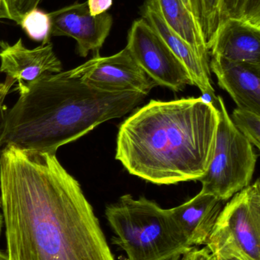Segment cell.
<instances>
[{"label": "cell", "mask_w": 260, "mask_h": 260, "mask_svg": "<svg viewBox=\"0 0 260 260\" xmlns=\"http://www.w3.org/2000/svg\"><path fill=\"white\" fill-rule=\"evenodd\" d=\"M125 47L158 86L180 91L193 85L184 66L143 18L133 22Z\"/></svg>", "instance_id": "52a82bcc"}, {"label": "cell", "mask_w": 260, "mask_h": 260, "mask_svg": "<svg viewBox=\"0 0 260 260\" xmlns=\"http://www.w3.org/2000/svg\"><path fill=\"white\" fill-rule=\"evenodd\" d=\"M20 25L31 39L41 41V44L50 43L51 36L50 19L48 13L37 8L31 11L23 18Z\"/></svg>", "instance_id": "e0dca14e"}, {"label": "cell", "mask_w": 260, "mask_h": 260, "mask_svg": "<svg viewBox=\"0 0 260 260\" xmlns=\"http://www.w3.org/2000/svg\"><path fill=\"white\" fill-rule=\"evenodd\" d=\"M191 3H192V9H193L194 16L199 24L201 12V0H191Z\"/></svg>", "instance_id": "cb8c5ba5"}, {"label": "cell", "mask_w": 260, "mask_h": 260, "mask_svg": "<svg viewBox=\"0 0 260 260\" xmlns=\"http://www.w3.org/2000/svg\"><path fill=\"white\" fill-rule=\"evenodd\" d=\"M222 209V201L200 191L195 197L169 213L182 235L192 247L206 245Z\"/></svg>", "instance_id": "4fadbf2b"}, {"label": "cell", "mask_w": 260, "mask_h": 260, "mask_svg": "<svg viewBox=\"0 0 260 260\" xmlns=\"http://www.w3.org/2000/svg\"><path fill=\"white\" fill-rule=\"evenodd\" d=\"M214 254L207 247H193L185 253L180 260H213Z\"/></svg>", "instance_id": "44dd1931"}, {"label": "cell", "mask_w": 260, "mask_h": 260, "mask_svg": "<svg viewBox=\"0 0 260 260\" xmlns=\"http://www.w3.org/2000/svg\"><path fill=\"white\" fill-rule=\"evenodd\" d=\"M61 71L62 63L50 42L29 49L21 38L14 44L0 41V73L14 83H29L43 75Z\"/></svg>", "instance_id": "30bf717a"}, {"label": "cell", "mask_w": 260, "mask_h": 260, "mask_svg": "<svg viewBox=\"0 0 260 260\" xmlns=\"http://www.w3.org/2000/svg\"><path fill=\"white\" fill-rule=\"evenodd\" d=\"M90 14L93 16L107 12L112 6L113 0H87Z\"/></svg>", "instance_id": "7402d4cb"}, {"label": "cell", "mask_w": 260, "mask_h": 260, "mask_svg": "<svg viewBox=\"0 0 260 260\" xmlns=\"http://www.w3.org/2000/svg\"><path fill=\"white\" fill-rule=\"evenodd\" d=\"M50 36L73 38L76 51L81 57H86L90 52L99 55L113 24L108 12L93 16L86 2L76 3L50 12Z\"/></svg>", "instance_id": "9c48e42d"}, {"label": "cell", "mask_w": 260, "mask_h": 260, "mask_svg": "<svg viewBox=\"0 0 260 260\" xmlns=\"http://www.w3.org/2000/svg\"><path fill=\"white\" fill-rule=\"evenodd\" d=\"M219 119L203 98L151 100L121 125L115 159L155 184L199 180L213 156Z\"/></svg>", "instance_id": "3957f363"}, {"label": "cell", "mask_w": 260, "mask_h": 260, "mask_svg": "<svg viewBox=\"0 0 260 260\" xmlns=\"http://www.w3.org/2000/svg\"><path fill=\"white\" fill-rule=\"evenodd\" d=\"M41 0H0V19H7L17 24L31 11L38 8Z\"/></svg>", "instance_id": "ffe728a7"}, {"label": "cell", "mask_w": 260, "mask_h": 260, "mask_svg": "<svg viewBox=\"0 0 260 260\" xmlns=\"http://www.w3.org/2000/svg\"><path fill=\"white\" fill-rule=\"evenodd\" d=\"M165 22L209 65V50L201 27L183 0H154Z\"/></svg>", "instance_id": "9a60e30c"}, {"label": "cell", "mask_w": 260, "mask_h": 260, "mask_svg": "<svg viewBox=\"0 0 260 260\" xmlns=\"http://www.w3.org/2000/svg\"><path fill=\"white\" fill-rule=\"evenodd\" d=\"M219 17L220 24L240 19L260 26V0H220Z\"/></svg>", "instance_id": "2e32d148"}, {"label": "cell", "mask_w": 260, "mask_h": 260, "mask_svg": "<svg viewBox=\"0 0 260 260\" xmlns=\"http://www.w3.org/2000/svg\"><path fill=\"white\" fill-rule=\"evenodd\" d=\"M19 97L2 113L0 149L56 154L99 125L120 118L143 103L136 91L107 92L87 83L76 68L17 83Z\"/></svg>", "instance_id": "7a4b0ae2"}, {"label": "cell", "mask_w": 260, "mask_h": 260, "mask_svg": "<svg viewBox=\"0 0 260 260\" xmlns=\"http://www.w3.org/2000/svg\"><path fill=\"white\" fill-rule=\"evenodd\" d=\"M0 260H9L7 254L3 253V252L0 251Z\"/></svg>", "instance_id": "4316f807"}, {"label": "cell", "mask_w": 260, "mask_h": 260, "mask_svg": "<svg viewBox=\"0 0 260 260\" xmlns=\"http://www.w3.org/2000/svg\"><path fill=\"white\" fill-rule=\"evenodd\" d=\"M206 247L214 255L260 260V181L230 199L221 209Z\"/></svg>", "instance_id": "8992f818"}, {"label": "cell", "mask_w": 260, "mask_h": 260, "mask_svg": "<svg viewBox=\"0 0 260 260\" xmlns=\"http://www.w3.org/2000/svg\"><path fill=\"white\" fill-rule=\"evenodd\" d=\"M76 70L87 83L107 92L136 91L148 95L158 86L139 67L126 47L111 56H94L76 67Z\"/></svg>", "instance_id": "ba28073f"}, {"label": "cell", "mask_w": 260, "mask_h": 260, "mask_svg": "<svg viewBox=\"0 0 260 260\" xmlns=\"http://www.w3.org/2000/svg\"><path fill=\"white\" fill-rule=\"evenodd\" d=\"M215 106L220 119L215 150L209 168L199 181L201 192L224 202L250 184L257 154L251 142L232 123L221 96L217 97Z\"/></svg>", "instance_id": "5b68a950"}, {"label": "cell", "mask_w": 260, "mask_h": 260, "mask_svg": "<svg viewBox=\"0 0 260 260\" xmlns=\"http://www.w3.org/2000/svg\"><path fill=\"white\" fill-rule=\"evenodd\" d=\"M142 18L145 20L164 41L171 51L187 70L192 85L198 87L203 94L209 96L216 105L217 96L212 84L209 65L195 53L188 43L180 38L165 22L154 0H146L141 8Z\"/></svg>", "instance_id": "8fae6325"}, {"label": "cell", "mask_w": 260, "mask_h": 260, "mask_svg": "<svg viewBox=\"0 0 260 260\" xmlns=\"http://www.w3.org/2000/svg\"><path fill=\"white\" fill-rule=\"evenodd\" d=\"M238 131L257 149L260 148V114L237 108L230 116Z\"/></svg>", "instance_id": "ac0fdd59"}, {"label": "cell", "mask_w": 260, "mask_h": 260, "mask_svg": "<svg viewBox=\"0 0 260 260\" xmlns=\"http://www.w3.org/2000/svg\"><path fill=\"white\" fill-rule=\"evenodd\" d=\"M105 214L114 232L112 243L125 252L128 260H180L193 247L169 209L146 197L122 196L106 206Z\"/></svg>", "instance_id": "277c9868"}, {"label": "cell", "mask_w": 260, "mask_h": 260, "mask_svg": "<svg viewBox=\"0 0 260 260\" xmlns=\"http://www.w3.org/2000/svg\"><path fill=\"white\" fill-rule=\"evenodd\" d=\"M209 68L238 108L260 114V64L212 56Z\"/></svg>", "instance_id": "7c38bea8"}, {"label": "cell", "mask_w": 260, "mask_h": 260, "mask_svg": "<svg viewBox=\"0 0 260 260\" xmlns=\"http://www.w3.org/2000/svg\"><path fill=\"white\" fill-rule=\"evenodd\" d=\"M200 27L204 35L208 49L220 25V0H201Z\"/></svg>", "instance_id": "d6986e66"}, {"label": "cell", "mask_w": 260, "mask_h": 260, "mask_svg": "<svg viewBox=\"0 0 260 260\" xmlns=\"http://www.w3.org/2000/svg\"><path fill=\"white\" fill-rule=\"evenodd\" d=\"M213 260H247L242 259V258L238 257L236 256H232V255L226 254H218L214 255Z\"/></svg>", "instance_id": "d4e9b609"}, {"label": "cell", "mask_w": 260, "mask_h": 260, "mask_svg": "<svg viewBox=\"0 0 260 260\" xmlns=\"http://www.w3.org/2000/svg\"><path fill=\"white\" fill-rule=\"evenodd\" d=\"M0 191L9 260H115L80 184L56 154L5 147Z\"/></svg>", "instance_id": "6da1fadb"}, {"label": "cell", "mask_w": 260, "mask_h": 260, "mask_svg": "<svg viewBox=\"0 0 260 260\" xmlns=\"http://www.w3.org/2000/svg\"><path fill=\"white\" fill-rule=\"evenodd\" d=\"M209 53L235 62L260 64V26L243 20H225L212 40Z\"/></svg>", "instance_id": "5bb4252c"}, {"label": "cell", "mask_w": 260, "mask_h": 260, "mask_svg": "<svg viewBox=\"0 0 260 260\" xmlns=\"http://www.w3.org/2000/svg\"><path fill=\"white\" fill-rule=\"evenodd\" d=\"M3 223H4V220H3V212H2V202L1 197H0V234H1L2 229H3Z\"/></svg>", "instance_id": "484cf974"}, {"label": "cell", "mask_w": 260, "mask_h": 260, "mask_svg": "<svg viewBox=\"0 0 260 260\" xmlns=\"http://www.w3.org/2000/svg\"><path fill=\"white\" fill-rule=\"evenodd\" d=\"M14 84L15 83L13 82L6 79L4 82H0V117L3 113V103H4L5 99Z\"/></svg>", "instance_id": "603a6c76"}]
</instances>
